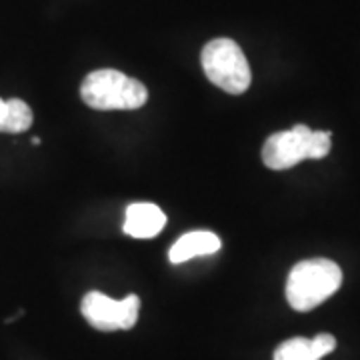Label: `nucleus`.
<instances>
[{
    "label": "nucleus",
    "instance_id": "nucleus-8",
    "mask_svg": "<svg viewBox=\"0 0 360 360\" xmlns=\"http://www.w3.org/2000/svg\"><path fill=\"white\" fill-rule=\"evenodd\" d=\"M220 250V238L210 231H193L180 236L172 245L168 258L172 264H182L196 257H208Z\"/></svg>",
    "mask_w": 360,
    "mask_h": 360
},
{
    "label": "nucleus",
    "instance_id": "nucleus-7",
    "mask_svg": "<svg viewBox=\"0 0 360 360\" xmlns=\"http://www.w3.org/2000/svg\"><path fill=\"white\" fill-rule=\"evenodd\" d=\"M335 348L336 338L328 333H321L314 338L295 336L274 350V360H321Z\"/></svg>",
    "mask_w": 360,
    "mask_h": 360
},
{
    "label": "nucleus",
    "instance_id": "nucleus-10",
    "mask_svg": "<svg viewBox=\"0 0 360 360\" xmlns=\"http://www.w3.org/2000/svg\"><path fill=\"white\" fill-rule=\"evenodd\" d=\"M4 118H6V101L0 98V132L4 129Z\"/></svg>",
    "mask_w": 360,
    "mask_h": 360
},
{
    "label": "nucleus",
    "instance_id": "nucleus-6",
    "mask_svg": "<svg viewBox=\"0 0 360 360\" xmlns=\"http://www.w3.org/2000/svg\"><path fill=\"white\" fill-rule=\"evenodd\" d=\"M167 226V214L153 202H134L127 208L122 231L132 238H155Z\"/></svg>",
    "mask_w": 360,
    "mask_h": 360
},
{
    "label": "nucleus",
    "instance_id": "nucleus-4",
    "mask_svg": "<svg viewBox=\"0 0 360 360\" xmlns=\"http://www.w3.org/2000/svg\"><path fill=\"white\" fill-rule=\"evenodd\" d=\"M200 63L206 78L229 94H243L252 82L245 52L231 39L210 40L202 49Z\"/></svg>",
    "mask_w": 360,
    "mask_h": 360
},
{
    "label": "nucleus",
    "instance_id": "nucleus-5",
    "mask_svg": "<svg viewBox=\"0 0 360 360\" xmlns=\"http://www.w3.org/2000/svg\"><path fill=\"white\" fill-rule=\"evenodd\" d=\"M80 310L90 326H94L96 330H129L139 321L141 298L136 295H129L122 300H115L98 290H92L82 298Z\"/></svg>",
    "mask_w": 360,
    "mask_h": 360
},
{
    "label": "nucleus",
    "instance_id": "nucleus-1",
    "mask_svg": "<svg viewBox=\"0 0 360 360\" xmlns=\"http://www.w3.org/2000/svg\"><path fill=\"white\" fill-rule=\"evenodd\" d=\"M342 286V270L335 260L309 258L292 266L286 278V300L298 312L321 307Z\"/></svg>",
    "mask_w": 360,
    "mask_h": 360
},
{
    "label": "nucleus",
    "instance_id": "nucleus-9",
    "mask_svg": "<svg viewBox=\"0 0 360 360\" xmlns=\"http://www.w3.org/2000/svg\"><path fill=\"white\" fill-rule=\"evenodd\" d=\"M32 127V110L30 106L20 98L6 101V118H4V129L2 132L20 134Z\"/></svg>",
    "mask_w": 360,
    "mask_h": 360
},
{
    "label": "nucleus",
    "instance_id": "nucleus-3",
    "mask_svg": "<svg viewBox=\"0 0 360 360\" xmlns=\"http://www.w3.org/2000/svg\"><path fill=\"white\" fill-rule=\"evenodd\" d=\"M80 96L94 110H136L148 101V90L120 70L101 68L84 78Z\"/></svg>",
    "mask_w": 360,
    "mask_h": 360
},
{
    "label": "nucleus",
    "instance_id": "nucleus-2",
    "mask_svg": "<svg viewBox=\"0 0 360 360\" xmlns=\"http://www.w3.org/2000/svg\"><path fill=\"white\" fill-rule=\"evenodd\" d=\"M333 134L312 130L307 124L270 134L262 146V162L270 170H288L302 160H321L333 148Z\"/></svg>",
    "mask_w": 360,
    "mask_h": 360
}]
</instances>
